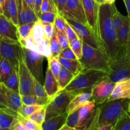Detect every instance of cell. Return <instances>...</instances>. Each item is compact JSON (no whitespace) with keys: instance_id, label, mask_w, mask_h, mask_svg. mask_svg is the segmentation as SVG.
Returning <instances> with one entry per match:
<instances>
[{"instance_id":"1","label":"cell","mask_w":130,"mask_h":130,"mask_svg":"<svg viewBox=\"0 0 130 130\" xmlns=\"http://www.w3.org/2000/svg\"><path fill=\"white\" fill-rule=\"evenodd\" d=\"M116 8L115 3H103L99 8V30L100 43L110 60V63L117 57L119 46L116 38V30L113 25L112 17Z\"/></svg>"},{"instance_id":"2","label":"cell","mask_w":130,"mask_h":130,"mask_svg":"<svg viewBox=\"0 0 130 130\" xmlns=\"http://www.w3.org/2000/svg\"><path fill=\"white\" fill-rule=\"evenodd\" d=\"M130 99L107 100L98 105V110L95 118L86 130H97L107 124L114 126L119 118L128 110Z\"/></svg>"},{"instance_id":"3","label":"cell","mask_w":130,"mask_h":130,"mask_svg":"<svg viewBox=\"0 0 130 130\" xmlns=\"http://www.w3.org/2000/svg\"><path fill=\"white\" fill-rule=\"evenodd\" d=\"M107 77V73L100 70L84 69L72 82L64 89L76 95L81 93L91 92L92 88Z\"/></svg>"},{"instance_id":"4","label":"cell","mask_w":130,"mask_h":130,"mask_svg":"<svg viewBox=\"0 0 130 130\" xmlns=\"http://www.w3.org/2000/svg\"><path fill=\"white\" fill-rule=\"evenodd\" d=\"M79 60L86 69L100 70L109 73L110 60L105 52L83 43V55Z\"/></svg>"},{"instance_id":"5","label":"cell","mask_w":130,"mask_h":130,"mask_svg":"<svg viewBox=\"0 0 130 130\" xmlns=\"http://www.w3.org/2000/svg\"><path fill=\"white\" fill-rule=\"evenodd\" d=\"M98 106L93 101L86 103L79 109L68 114L66 124L77 130H86L95 118Z\"/></svg>"},{"instance_id":"6","label":"cell","mask_w":130,"mask_h":130,"mask_svg":"<svg viewBox=\"0 0 130 130\" xmlns=\"http://www.w3.org/2000/svg\"><path fill=\"white\" fill-rule=\"evenodd\" d=\"M107 77L115 83L130 78V57L126 51H119L116 59L110 63Z\"/></svg>"},{"instance_id":"7","label":"cell","mask_w":130,"mask_h":130,"mask_svg":"<svg viewBox=\"0 0 130 130\" xmlns=\"http://www.w3.org/2000/svg\"><path fill=\"white\" fill-rule=\"evenodd\" d=\"M0 55L10 63L13 69L18 71L19 58L23 55L22 46L19 41L0 36Z\"/></svg>"},{"instance_id":"8","label":"cell","mask_w":130,"mask_h":130,"mask_svg":"<svg viewBox=\"0 0 130 130\" xmlns=\"http://www.w3.org/2000/svg\"><path fill=\"white\" fill-rule=\"evenodd\" d=\"M76 95L74 93L65 90L59 91L46 105L45 120L66 112L69 104Z\"/></svg>"},{"instance_id":"9","label":"cell","mask_w":130,"mask_h":130,"mask_svg":"<svg viewBox=\"0 0 130 130\" xmlns=\"http://www.w3.org/2000/svg\"><path fill=\"white\" fill-rule=\"evenodd\" d=\"M23 59L32 76L44 85L43 62L44 57L39 53L22 47Z\"/></svg>"},{"instance_id":"10","label":"cell","mask_w":130,"mask_h":130,"mask_svg":"<svg viewBox=\"0 0 130 130\" xmlns=\"http://www.w3.org/2000/svg\"><path fill=\"white\" fill-rule=\"evenodd\" d=\"M82 2L88 26L92 30L101 45L99 30V8L100 5L95 0H82Z\"/></svg>"},{"instance_id":"11","label":"cell","mask_w":130,"mask_h":130,"mask_svg":"<svg viewBox=\"0 0 130 130\" xmlns=\"http://www.w3.org/2000/svg\"><path fill=\"white\" fill-rule=\"evenodd\" d=\"M65 20L67 22V24L73 29V30L77 34V38H79L82 41L83 43H85L93 48L102 50L105 52L102 48L99 42L98 41L94 33L88 25H84L81 23L77 22L74 20H69V19H65Z\"/></svg>"},{"instance_id":"12","label":"cell","mask_w":130,"mask_h":130,"mask_svg":"<svg viewBox=\"0 0 130 130\" xmlns=\"http://www.w3.org/2000/svg\"><path fill=\"white\" fill-rule=\"evenodd\" d=\"M59 15L64 19L88 25L82 0H67L63 11Z\"/></svg>"},{"instance_id":"13","label":"cell","mask_w":130,"mask_h":130,"mask_svg":"<svg viewBox=\"0 0 130 130\" xmlns=\"http://www.w3.org/2000/svg\"><path fill=\"white\" fill-rule=\"evenodd\" d=\"M116 83L108 77L96 84L91 90V100L95 104H102L107 101L112 93Z\"/></svg>"},{"instance_id":"14","label":"cell","mask_w":130,"mask_h":130,"mask_svg":"<svg viewBox=\"0 0 130 130\" xmlns=\"http://www.w3.org/2000/svg\"><path fill=\"white\" fill-rule=\"evenodd\" d=\"M18 75L19 94L21 96L34 95L32 89V76L24 62L23 55L19 58Z\"/></svg>"},{"instance_id":"15","label":"cell","mask_w":130,"mask_h":130,"mask_svg":"<svg viewBox=\"0 0 130 130\" xmlns=\"http://www.w3.org/2000/svg\"><path fill=\"white\" fill-rule=\"evenodd\" d=\"M18 26L25 24L34 23L39 20L34 10L25 0H18Z\"/></svg>"},{"instance_id":"16","label":"cell","mask_w":130,"mask_h":130,"mask_svg":"<svg viewBox=\"0 0 130 130\" xmlns=\"http://www.w3.org/2000/svg\"><path fill=\"white\" fill-rule=\"evenodd\" d=\"M19 42L22 47L39 53L44 57L49 58L52 56L49 41L48 39H46L41 43H37L34 41L32 37L30 36L25 39L19 41Z\"/></svg>"},{"instance_id":"17","label":"cell","mask_w":130,"mask_h":130,"mask_svg":"<svg viewBox=\"0 0 130 130\" xmlns=\"http://www.w3.org/2000/svg\"><path fill=\"white\" fill-rule=\"evenodd\" d=\"M0 91L7 102L8 107L18 112L22 105L19 93L8 88L2 83H0Z\"/></svg>"},{"instance_id":"18","label":"cell","mask_w":130,"mask_h":130,"mask_svg":"<svg viewBox=\"0 0 130 130\" xmlns=\"http://www.w3.org/2000/svg\"><path fill=\"white\" fill-rule=\"evenodd\" d=\"M0 36L3 38L19 41L17 26L3 14L0 15Z\"/></svg>"},{"instance_id":"19","label":"cell","mask_w":130,"mask_h":130,"mask_svg":"<svg viewBox=\"0 0 130 130\" xmlns=\"http://www.w3.org/2000/svg\"><path fill=\"white\" fill-rule=\"evenodd\" d=\"M130 99V78L116 83L112 93L108 100Z\"/></svg>"},{"instance_id":"20","label":"cell","mask_w":130,"mask_h":130,"mask_svg":"<svg viewBox=\"0 0 130 130\" xmlns=\"http://www.w3.org/2000/svg\"><path fill=\"white\" fill-rule=\"evenodd\" d=\"M43 86H44L46 92L48 95L50 102L55 97V96L59 92V91H58V81L53 76L48 67H47L46 71L45 72V77H44Z\"/></svg>"},{"instance_id":"21","label":"cell","mask_w":130,"mask_h":130,"mask_svg":"<svg viewBox=\"0 0 130 130\" xmlns=\"http://www.w3.org/2000/svg\"><path fill=\"white\" fill-rule=\"evenodd\" d=\"M68 114L65 112L57 116L44 120L41 125V130H59L66 123Z\"/></svg>"},{"instance_id":"22","label":"cell","mask_w":130,"mask_h":130,"mask_svg":"<svg viewBox=\"0 0 130 130\" xmlns=\"http://www.w3.org/2000/svg\"><path fill=\"white\" fill-rule=\"evenodd\" d=\"M90 101H92L91 92L81 93L77 94L69 104L66 109V112L68 114H71Z\"/></svg>"},{"instance_id":"23","label":"cell","mask_w":130,"mask_h":130,"mask_svg":"<svg viewBox=\"0 0 130 130\" xmlns=\"http://www.w3.org/2000/svg\"><path fill=\"white\" fill-rule=\"evenodd\" d=\"M130 28V21L128 20L116 30V38L119 50H126L128 35Z\"/></svg>"},{"instance_id":"24","label":"cell","mask_w":130,"mask_h":130,"mask_svg":"<svg viewBox=\"0 0 130 130\" xmlns=\"http://www.w3.org/2000/svg\"><path fill=\"white\" fill-rule=\"evenodd\" d=\"M57 58L61 66L75 76H77L84 69L83 66L79 60H68L61 57H58Z\"/></svg>"},{"instance_id":"25","label":"cell","mask_w":130,"mask_h":130,"mask_svg":"<svg viewBox=\"0 0 130 130\" xmlns=\"http://www.w3.org/2000/svg\"><path fill=\"white\" fill-rule=\"evenodd\" d=\"M18 113L0 110V128L11 129L18 122Z\"/></svg>"},{"instance_id":"26","label":"cell","mask_w":130,"mask_h":130,"mask_svg":"<svg viewBox=\"0 0 130 130\" xmlns=\"http://www.w3.org/2000/svg\"><path fill=\"white\" fill-rule=\"evenodd\" d=\"M3 11V15L18 27V0H8Z\"/></svg>"},{"instance_id":"27","label":"cell","mask_w":130,"mask_h":130,"mask_svg":"<svg viewBox=\"0 0 130 130\" xmlns=\"http://www.w3.org/2000/svg\"><path fill=\"white\" fill-rule=\"evenodd\" d=\"M33 93L37 96L43 105H46L49 103L48 95L45 91L44 86L32 77Z\"/></svg>"},{"instance_id":"28","label":"cell","mask_w":130,"mask_h":130,"mask_svg":"<svg viewBox=\"0 0 130 130\" xmlns=\"http://www.w3.org/2000/svg\"><path fill=\"white\" fill-rule=\"evenodd\" d=\"M75 77L76 76L72 74L68 70L62 66L59 76H58V81H57L58 85V91H60L64 90L72 82Z\"/></svg>"},{"instance_id":"29","label":"cell","mask_w":130,"mask_h":130,"mask_svg":"<svg viewBox=\"0 0 130 130\" xmlns=\"http://www.w3.org/2000/svg\"><path fill=\"white\" fill-rule=\"evenodd\" d=\"M30 36L32 37L34 41L37 43H41L44 40L47 39L46 38L43 25L41 24L39 20L34 22L32 28Z\"/></svg>"},{"instance_id":"30","label":"cell","mask_w":130,"mask_h":130,"mask_svg":"<svg viewBox=\"0 0 130 130\" xmlns=\"http://www.w3.org/2000/svg\"><path fill=\"white\" fill-rule=\"evenodd\" d=\"M12 66L5 58L0 55V83H4L11 74Z\"/></svg>"},{"instance_id":"31","label":"cell","mask_w":130,"mask_h":130,"mask_svg":"<svg viewBox=\"0 0 130 130\" xmlns=\"http://www.w3.org/2000/svg\"><path fill=\"white\" fill-rule=\"evenodd\" d=\"M6 87L11 89L19 93V75L18 71L13 69L11 74L6 79V81L3 83Z\"/></svg>"},{"instance_id":"32","label":"cell","mask_w":130,"mask_h":130,"mask_svg":"<svg viewBox=\"0 0 130 130\" xmlns=\"http://www.w3.org/2000/svg\"><path fill=\"white\" fill-rule=\"evenodd\" d=\"M113 130H130V115L128 112L119 118L114 125Z\"/></svg>"},{"instance_id":"33","label":"cell","mask_w":130,"mask_h":130,"mask_svg":"<svg viewBox=\"0 0 130 130\" xmlns=\"http://www.w3.org/2000/svg\"><path fill=\"white\" fill-rule=\"evenodd\" d=\"M47 59H48V67H49L50 70L56 80L58 81L60 71L62 68L60 63L57 57H50L47 58Z\"/></svg>"},{"instance_id":"34","label":"cell","mask_w":130,"mask_h":130,"mask_svg":"<svg viewBox=\"0 0 130 130\" xmlns=\"http://www.w3.org/2000/svg\"><path fill=\"white\" fill-rule=\"evenodd\" d=\"M49 45L50 48L51 54H52L51 57H57V58L62 52V48L57 38V36H56L55 32V29L53 36L49 40Z\"/></svg>"},{"instance_id":"35","label":"cell","mask_w":130,"mask_h":130,"mask_svg":"<svg viewBox=\"0 0 130 130\" xmlns=\"http://www.w3.org/2000/svg\"><path fill=\"white\" fill-rule=\"evenodd\" d=\"M45 105H26L22 104L21 107L19 109L18 114H20L24 118H27L32 114L36 112L37 110H39Z\"/></svg>"},{"instance_id":"36","label":"cell","mask_w":130,"mask_h":130,"mask_svg":"<svg viewBox=\"0 0 130 130\" xmlns=\"http://www.w3.org/2000/svg\"><path fill=\"white\" fill-rule=\"evenodd\" d=\"M34 23L25 24L17 27V34L19 41L25 39L30 36L32 28Z\"/></svg>"},{"instance_id":"37","label":"cell","mask_w":130,"mask_h":130,"mask_svg":"<svg viewBox=\"0 0 130 130\" xmlns=\"http://www.w3.org/2000/svg\"><path fill=\"white\" fill-rule=\"evenodd\" d=\"M69 47L74 53L77 60L81 58L83 55V41L78 38H76L69 42Z\"/></svg>"},{"instance_id":"38","label":"cell","mask_w":130,"mask_h":130,"mask_svg":"<svg viewBox=\"0 0 130 130\" xmlns=\"http://www.w3.org/2000/svg\"><path fill=\"white\" fill-rule=\"evenodd\" d=\"M45 116H46V105L41 108L39 110H37L36 112H34L28 116L27 118L31 120L32 121L38 124L39 126H41L42 123L45 120Z\"/></svg>"},{"instance_id":"39","label":"cell","mask_w":130,"mask_h":130,"mask_svg":"<svg viewBox=\"0 0 130 130\" xmlns=\"http://www.w3.org/2000/svg\"><path fill=\"white\" fill-rule=\"evenodd\" d=\"M128 20H129V19H128V16H124V15H122V14L118 11L117 8H116L112 17L113 25H114V28H115L116 30L118 29H119L121 26H122L124 23H126L127 21H128Z\"/></svg>"},{"instance_id":"40","label":"cell","mask_w":130,"mask_h":130,"mask_svg":"<svg viewBox=\"0 0 130 130\" xmlns=\"http://www.w3.org/2000/svg\"><path fill=\"white\" fill-rule=\"evenodd\" d=\"M53 12L58 13V10L53 0H42L41 5V13Z\"/></svg>"},{"instance_id":"41","label":"cell","mask_w":130,"mask_h":130,"mask_svg":"<svg viewBox=\"0 0 130 130\" xmlns=\"http://www.w3.org/2000/svg\"><path fill=\"white\" fill-rule=\"evenodd\" d=\"M17 118L19 121L24 125L27 130H41V126H39L28 118H24L20 114H18Z\"/></svg>"},{"instance_id":"42","label":"cell","mask_w":130,"mask_h":130,"mask_svg":"<svg viewBox=\"0 0 130 130\" xmlns=\"http://www.w3.org/2000/svg\"><path fill=\"white\" fill-rule=\"evenodd\" d=\"M22 103L24 105H42L39 99L34 95H26L21 96Z\"/></svg>"},{"instance_id":"43","label":"cell","mask_w":130,"mask_h":130,"mask_svg":"<svg viewBox=\"0 0 130 130\" xmlns=\"http://www.w3.org/2000/svg\"><path fill=\"white\" fill-rule=\"evenodd\" d=\"M55 32L57 38L58 39V42H59L60 44L61 45L62 50L69 46V42L68 39H67L66 32L58 31L55 28Z\"/></svg>"},{"instance_id":"44","label":"cell","mask_w":130,"mask_h":130,"mask_svg":"<svg viewBox=\"0 0 130 130\" xmlns=\"http://www.w3.org/2000/svg\"><path fill=\"white\" fill-rule=\"evenodd\" d=\"M66 21L64 18L62 17L58 13L57 14L55 21L53 22V25L54 27L57 29V30L60 32H64L66 30Z\"/></svg>"},{"instance_id":"45","label":"cell","mask_w":130,"mask_h":130,"mask_svg":"<svg viewBox=\"0 0 130 130\" xmlns=\"http://www.w3.org/2000/svg\"><path fill=\"white\" fill-rule=\"evenodd\" d=\"M57 14L53 12H46L44 13H42L41 15L40 18L39 20L41 22L45 23H49V24H53L55 21Z\"/></svg>"},{"instance_id":"46","label":"cell","mask_w":130,"mask_h":130,"mask_svg":"<svg viewBox=\"0 0 130 130\" xmlns=\"http://www.w3.org/2000/svg\"><path fill=\"white\" fill-rule=\"evenodd\" d=\"M58 57H61L63 58L68 60H76L77 59L76 55L73 51L71 50V48L69 46L65 49L62 50L61 53H60V55Z\"/></svg>"},{"instance_id":"47","label":"cell","mask_w":130,"mask_h":130,"mask_svg":"<svg viewBox=\"0 0 130 130\" xmlns=\"http://www.w3.org/2000/svg\"><path fill=\"white\" fill-rule=\"evenodd\" d=\"M65 32H66V36L67 37V39H68L69 42L71 41L72 40H73L75 38H77V36L76 34V33L75 32L74 30H73L72 27L69 25L67 23H66V30H65Z\"/></svg>"},{"instance_id":"48","label":"cell","mask_w":130,"mask_h":130,"mask_svg":"<svg viewBox=\"0 0 130 130\" xmlns=\"http://www.w3.org/2000/svg\"><path fill=\"white\" fill-rule=\"evenodd\" d=\"M43 27H44V32H45L46 38L49 41L53 34L55 29L54 25L53 24H46L45 25H43Z\"/></svg>"},{"instance_id":"49","label":"cell","mask_w":130,"mask_h":130,"mask_svg":"<svg viewBox=\"0 0 130 130\" xmlns=\"http://www.w3.org/2000/svg\"><path fill=\"white\" fill-rule=\"evenodd\" d=\"M42 0H33V8L34 11L38 19L40 18L41 13V5Z\"/></svg>"},{"instance_id":"50","label":"cell","mask_w":130,"mask_h":130,"mask_svg":"<svg viewBox=\"0 0 130 130\" xmlns=\"http://www.w3.org/2000/svg\"><path fill=\"white\" fill-rule=\"evenodd\" d=\"M67 0H53L58 10V13L60 14L63 11Z\"/></svg>"},{"instance_id":"51","label":"cell","mask_w":130,"mask_h":130,"mask_svg":"<svg viewBox=\"0 0 130 130\" xmlns=\"http://www.w3.org/2000/svg\"><path fill=\"white\" fill-rule=\"evenodd\" d=\"M125 5L126 8L127 12H128V17L130 21V0H123Z\"/></svg>"},{"instance_id":"52","label":"cell","mask_w":130,"mask_h":130,"mask_svg":"<svg viewBox=\"0 0 130 130\" xmlns=\"http://www.w3.org/2000/svg\"><path fill=\"white\" fill-rule=\"evenodd\" d=\"M114 126L112 124H107L100 127L97 130H113Z\"/></svg>"},{"instance_id":"53","label":"cell","mask_w":130,"mask_h":130,"mask_svg":"<svg viewBox=\"0 0 130 130\" xmlns=\"http://www.w3.org/2000/svg\"><path fill=\"white\" fill-rule=\"evenodd\" d=\"M0 110H6V111L13 112H15V110H12V109H10V108H8V107H7L6 106H5V105H3V104H1V102H0Z\"/></svg>"},{"instance_id":"54","label":"cell","mask_w":130,"mask_h":130,"mask_svg":"<svg viewBox=\"0 0 130 130\" xmlns=\"http://www.w3.org/2000/svg\"><path fill=\"white\" fill-rule=\"evenodd\" d=\"M126 53L130 57V28H129V35H128V42H127L126 44Z\"/></svg>"},{"instance_id":"55","label":"cell","mask_w":130,"mask_h":130,"mask_svg":"<svg viewBox=\"0 0 130 130\" xmlns=\"http://www.w3.org/2000/svg\"><path fill=\"white\" fill-rule=\"evenodd\" d=\"M0 102H1V104H3V105H5V106L7 107H8V105L7 102H6V100H5V97H4L3 95H2V93H1V91H0Z\"/></svg>"},{"instance_id":"56","label":"cell","mask_w":130,"mask_h":130,"mask_svg":"<svg viewBox=\"0 0 130 130\" xmlns=\"http://www.w3.org/2000/svg\"><path fill=\"white\" fill-rule=\"evenodd\" d=\"M5 5V0H0V15H2L4 13L3 8Z\"/></svg>"},{"instance_id":"57","label":"cell","mask_w":130,"mask_h":130,"mask_svg":"<svg viewBox=\"0 0 130 130\" xmlns=\"http://www.w3.org/2000/svg\"><path fill=\"white\" fill-rule=\"evenodd\" d=\"M59 130H77V129H75L74 128H72V127H71L67 125L66 124H65L64 125H63Z\"/></svg>"},{"instance_id":"58","label":"cell","mask_w":130,"mask_h":130,"mask_svg":"<svg viewBox=\"0 0 130 130\" xmlns=\"http://www.w3.org/2000/svg\"><path fill=\"white\" fill-rule=\"evenodd\" d=\"M25 1L30 8L34 10V8H33V0H25Z\"/></svg>"},{"instance_id":"59","label":"cell","mask_w":130,"mask_h":130,"mask_svg":"<svg viewBox=\"0 0 130 130\" xmlns=\"http://www.w3.org/2000/svg\"><path fill=\"white\" fill-rule=\"evenodd\" d=\"M104 3H108V4H113L115 3L116 0H103Z\"/></svg>"},{"instance_id":"60","label":"cell","mask_w":130,"mask_h":130,"mask_svg":"<svg viewBox=\"0 0 130 130\" xmlns=\"http://www.w3.org/2000/svg\"><path fill=\"white\" fill-rule=\"evenodd\" d=\"M95 1H96V2H97L99 4H100V5H102V4L104 3V2L103 0H95Z\"/></svg>"},{"instance_id":"61","label":"cell","mask_w":130,"mask_h":130,"mask_svg":"<svg viewBox=\"0 0 130 130\" xmlns=\"http://www.w3.org/2000/svg\"><path fill=\"white\" fill-rule=\"evenodd\" d=\"M11 129L10 128H0V130H10Z\"/></svg>"},{"instance_id":"62","label":"cell","mask_w":130,"mask_h":130,"mask_svg":"<svg viewBox=\"0 0 130 130\" xmlns=\"http://www.w3.org/2000/svg\"><path fill=\"white\" fill-rule=\"evenodd\" d=\"M128 112H130V100H129V105H128Z\"/></svg>"},{"instance_id":"63","label":"cell","mask_w":130,"mask_h":130,"mask_svg":"<svg viewBox=\"0 0 130 130\" xmlns=\"http://www.w3.org/2000/svg\"><path fill=\"white\" fill-rule=\"evenodd\" d=\"M5 5H6V4L7 3V2L8 1V0H5ZM5 6H4V8H5Z\"/></svg>"},{"instance_id":"64","label":"cell","mask_w":130,"mask_h":130,"mask_svg":"<svg viewBox=\"0 0 130 130\" xmlns=\"http://www.w3.org/2000/svg\"><path fill=\"white\" fill-rule=\"evenodd\" d=\"M10 130H14V129H10Z\"/></svg>"}]
</instances>
